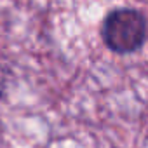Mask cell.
<instances>
[{"instance_id": "cell-1", "label": "cell", "mask_w": 148, "mask_h": 148, "mask_svg": "<svg viewBox=\"0 0 148 148\" xmlns=\"http://www.w3.org/2000/svg\"><path fill=\"white\" fill-rule=\"evenodd\" d=\"M101 37L110 51L117 54H131L145 44V16L136 9H115L103 21Z\"/></svg>"}]
</instances>
